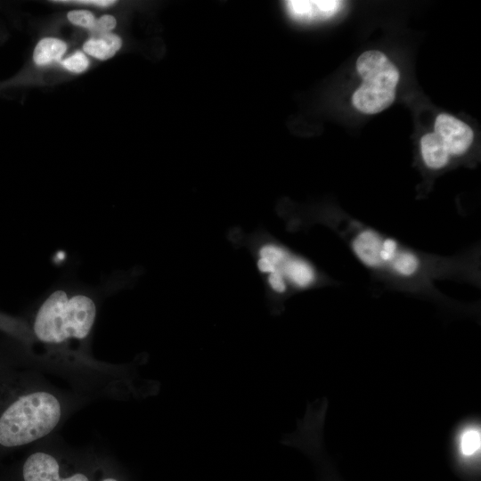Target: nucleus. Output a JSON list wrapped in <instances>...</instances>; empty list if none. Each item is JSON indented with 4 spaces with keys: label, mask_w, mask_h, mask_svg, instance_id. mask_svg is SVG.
<instances>
[{
    "label": "nucleus",
    "mask_w": 481,
    "mask_h": 481,
    "mask_svg": "<svg viewBox=\"0 0 481 481\" xmlns=\"http://www.w3.org/2000/svg\"><path fill=\"white\" fill-rule=\"evenodd\" d=\"M66 413L63 400L44 387L30 390L14 400L0 416V445L20 447L51 434Z\"/></svg>",
    "instance_id": "obj_1"
},
{
    "label": "nucleus",
    "mask_w": 481,
    "mask_h": 481,
    "mask_svg": "<svg viewBox=\"0 0 481 481\" xmlns=\"http://www.w3.org/2000/svg\"><path fill=\"white\" fill-rule=\"evenodd\" d=\"M97 308L88 296L69 297L64 290L53 292L39 306L33 322L36 338L48 345L86 339L96 319Z\"/></svg>",
    "instance_id": "obj_2"
},
{
    "label": "nucleus",
    "mask_w": 481,
    "mask_h": 481,
    "mask_svg": "<svg viewBox=\"0 0 481 481\" xmlns=\"http://www.w3.org/2000/svg\"><path fill=\"white\" fill-rule=\"evenodd\" d=\"M106 461L95 456L38 447L23 461L20 481H95Z\"/></svg>",
    "instance_id": "obj_3"
},
{
    "label": "nucleus",
    "mask_w": 481,
    "mask_h": 481,
    "mask_svg": "<svg viewBox=\"0 0 481 481\" xmlns=\"http://www.w3.org/2000/svg\"><path fill=\"white\" fill-rule=\"evenodd\" d=\"M356 70L363 78L354 92L353 105L365 114H376L395 101L400 73L396 66L379 51L363 53L356 61Z\"/></svg>",
    "instance_id": "obj_4"
},
{
    "label": "nucleus",
    "mask_w": 481,
    "mask_h": 481,
    "mask_svg": "<svg viewBox=\"0 0 481 481\" xmlns=\"http://www.w3.org/2000/svg\"><path fill=\"white\" fill-rule=\"evenodd\" d=\"M351 247L357 259L372 269H387L401 277L419 273V257L402 247L394 239L383 237L371 229H363L353 238Z\"/></svg>",
    "instance_id": "obj_5"
},
{
    "label": "nucleus",
    "mask_w": 481,
    "mask_h": 481,
    "mask_svg": "<svg viewBox=\"0 0 481 481\" xmlns=\"http://www.w3.org/2000/svg\"><path fill=\"white\" fill-rule=\"evenodd\" d=\"M257 265L269 288L276 294L285 293L289 287L297 289L309 288L317 279L311 263L275 243L260 247Z\"/></svg>",
    "instance_id": "obj_6"
},
{
    "label": "nucleus",
    "mask_w": 481,
    "mask_h": 481,
    "mask_svg": "<svg viewBox=\"0 0 481 481\" xmlns=\"http://www.w3.org/2000/svg\"><path fill=\"white\" fill-rule=\"evenodd\" d=\"M434 133L443 141L450 156L465 153L474 138L472 129L466 123L446 113L436 117Z\"/></svg>",
    "instance_id": "obj_7"
},
{
    "label": "nucleus",
    "mask_w": 481,
    "mask_h": 481,
    "mask_svg": "<svg viewBox=\"0 0 481 481\" xmlns=\"http://www.w3.org/2000/svg\"><path fill=\"white\" fill-rule=\"evenodd\" d=\"M291 16L298 20H309L333 15L339 7V1H287Z\"/></svg>",
    "instance_id": "obj_8"
},
{
    "label": "nucleus",
    "mask_w": 481,
    "mask_h": 481,
    "mask_svg": "<svg viewBox=\"0 0 481 481\" xmlns=\"http://www.w3.org/2000/svg\"><path fill=\"white\" fill-rule=\"evenodd\" d=\"M122 39L110 33L95 34L83 45V52L99 61H106L113 57L121 48Z\"/></svg>",
    "instance_id": "obj_9"
},
{
    "label": "nucleus",
    "mask_w": 481,
    "mask_h": 481,
    "mask_svg": "<svg viewBox=\"0 0 481 481\" xmlns=\"http://www.w3.org/2000/svg\"><path fill=\"white\" fill-rule=\"evenodd\" d=\"M420 151L425 165L430 169L445 167L451 157L443 141L434 132L421 137Z\"/></svg>",
    "instance_id": "obj_10"
},
{
    "label": "nucleus",
    "mask_w": 481,
    "mask_h": 481,
    "mask_svg": "<svg viewBox=\"0 0 481 481\" xmlns=\"http://www.w3.org/2000/svg\"><path fill=\"white\" fill-rule=\"evenodd\" d=\"M67 49L65 41L53 37H44L37 42L34 49V63L38 67H45L60 62Z\"/></svg>",
    "instance_id": "obj_11"
},
{
    "label": "nucleus",
    "mask_w": 481,
    "mask_h": 481,
    "mask_svg": "<svg viewBox=\"0 0 481 481\" xmlns=\"http://www.w3.org/2000/svg\"><path fill=\"white\" fill-rule=\"evenodd\" d=\"M459 449L465 457H470L479 452L481 447L480 428L469 426L465 428L459 436Z\"/></svg>",
    "instance_id": "obj_12"
},
{
    "label": "nucleus",
    "mask_w": 481,
    "mask_h": 481,
    "mask_svg": "<svg viewBox=\"0 0 481 481\" xmlns=\"http://www.w3.org/2000/svg\"><path fill=\"white\" fill-rule=\"evenodd\" d=\"M62 67L68 71L80 74L88 69L90 60L82 51H76L61 61Z\"/></svg>",
    "instance_id": "obj_13"
},
{
    "label": "nucleus",
    "mask_w": 481,
    "mask_h": 481,
    "mask_svg": "<svg viewBox=\"0 0 481 481\" xmlns=\"http://www.w3.org/2000/svg\"><path fill=\"white\" fill-rule=\"evenodd\" d=\"M67 18L73 25L91 32L94 31L97 20L92 12L85 9L72 10L68 12Z\"/></svg>",
    "instance_id": "obj_14"
},
{
    "label": "nucleus",
    "mask_w": 481,
    "mask_h": 481,
    "mask_svg": "<svg viewBox=\"0 0 481 481\" xmlns=\"http://www.w3.org/2000/svg\"><path fill=\"white\" fill-rule=\"evenodd\" d=\"M95 481H127L119 469L110 461L105 462Z\"/></svg>",
    "instance_id": "obj_15"
},
{
    "label": "nucleus",
    "mask_w": 481,
    "mask_h": 481,
    "mask_svg": "<svg viewBox=\"0 0 481 481\" xmlns=\"http://www.w3.org/2000/svg\"><path fill=\"white\" fill-rule=\"evenodd\" d=\"M117 25L116 18L110 14H104L97 18L94 29L95 34L110 33Z\"/></svg>",
    "instance_id": "obj_16"
},
{
    "label": "nucleus",
    "mask_w": 481,
    "mask_h": 481,
    "mask_svg": "<svg viewBox=\"0 0 481 481\" xmlns=\"http://www.w3.org/2000/svg\"><path fill=\"white\" fill-rule=\"evenodd\" d=\"M58 4H72L80 5L95 6L101 8H108L114 5L117 2L114 0H76V1H53Z\"/></svg>",
    "instance_id": "obj_17"
}]
</instances>
